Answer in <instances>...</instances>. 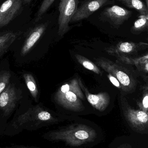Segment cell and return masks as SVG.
I'll return each mask as SVG.
<instances>
[{
  "mask_svg": "<svg viewBox=\"0 0 148 148\" xmlns=\"http://www.w3.org/2000/svg\"><path fill=\"white\" fill-rule=\"evenodd\" d=\"M51 112L41 103H33L16 113L4 130L3 135L12 136L23 130L36 131L56 121Z\"/></svg>",
  "mask_w": 148,
  "mask_h": 148,
  "instance_id": "cell-1",
  "label": "cell"
},
{
  "mask_svg": "<svg viewBox=\"0 0 148 148\" xmlns=\"http://www.w3.org/2000/svg\"><path fill=\"white\" fill-rule=\"evenodd\" d=\"M33 103L25 84L15 74L4 91L0 95V136L16 113Z\"/></svg>",
  "mask_w": 148,
  "mask_h": 148,
  "instance_id": "cell-2",
  "label": "cell"
},
{
  "mask_svg": "<svg viewBox=\"0 0 148 148\" xmlns=\"http://www.w3.org/2000/svg\"><path fill=\"white\" fill-rule=\"evenodd\" d=\"M97 136L94 130L83 125L71 126L43 134V139L50 141H62L71 147H78L92 142Z\"/></svg>",
  "mask_w": 148,
  "mask_h": 148,
  "instance_id": "cell-3",
  "label": "cell"
},
{
  "mask_svg": "<svg viewBox=\"0 0 148 148\" xmlns=\"http://www.w3.org/2000/svg\"><path fill=\"white\" fill-rule=\"evenodd\" d=\"M79 0H61L59 6V33L61 34L69 28L71 18L78 8Z\"/></svg>",
  "mask_w": 148,
  "mask_h": 148,
  "instance_id": "cell-4",
  "label": "cell"
},
{
  "mask_svg": "<svg viewBox=\"0 0 148 148\" xmlns=\"http://www.w3.org/2000/svg\"><path fill=\"white\" fill-rule=\"evenodd\" d=\"M22 0H7L0 7V29L8 26L22 8Z\"/></svg>",
  "mask_w": 148,
  "mask_h": 148,
  "instance_id": "cell-5",
  "label": "cell"
},
{
  "mask_svg": "<svg viewBox=\"0 0 148 148\" xmlns=\"http://www.w3.org/2000/svg\"><path fill=\"white\" fill-rule=\"evenodd\" d=\"M112 0H87L78 7L76 12L71 18L70 22L79 21L89 17L94 12L103 6L112 3Z\"/></svg>",
  "mask_w": 148,
  "mask_h": 148,
  "instance_id": "cell-6",
  "label": "cell"
},
{
  "mask_svg": "<svg viewBox=\"0 0 148 148\" xmlns=\"http://www.w3.org/2000/svg\"><path fill=\"white\" fill-rule=\"evenodd\" d=\"M133 12L117 5L106 8L101 14L102 17L114 25H120L132 16Z\"/></svg>",
  "mask_w": 148,
  "mask_h": 148,
  "instance_id": "cell-7",
  "label": "cell"
},
{
  "mask_svg": "<svg viewBox=\"0 0 148 148\" xmlns=\"http://www.w3.org/2000/svg\"><path fill=\"white\" fill-rule=\"evenodd\" d=\"M127 117L135 130L140 133L147 131L148 127L147 114L141 110H129Z\"/></svg>",
  "mask_w": 148,
  "mask_h": 148,
  "instance_id": "cell-8",
  "label": "cell"
},
{
  "mask_svg": "<svg viewBox=\"0 0 148 148\" xmlns=\"http://www.w3.org/2000/svg\"><path fill=\"white\" fill-rule=\"evenodd\" d=\"M21 32L12 30L0 31V60L8 52L10 51L13 43Z\"/></svg>",
  "mask_w": 148,
  "mask_h": 148,
  "instance_id": "cell-9",
  "label": "cell"
},
{
  "mask_svg": "<svg viewBox=\"0 0 148 148\" xmlns=\"http://www.w3.org/2000/svg\"><path fill=\"white\" fill-rule=\"evenodd\" d=\"M25 86L31 99L37 103L40 102V90L35 77L32 73L23 70L21 73Z\"/></svg>",
  "mask_w": 148,
  "mask_h": 148,
  "instance_id": "cell-10",
  "label": "cell"
},
{
  "mask_svg": "<svg viewBox=\"0 0 148 148\" xmlns=\"http://www.w3.org/2000/svg\"><path fill=\"white\" fill-rule=\"evenodd\" d=\"M15 73L10 68L7 57L0 60V95L7 88Z\"/></svg>",
  "mask_w": 148,
  "mask_h": 148,
  "instance_id": "cell-11",
  "label": "cell"
},
{
  "mask_svg": "<svg viewBox=\"0 0 148 148\" xmlns=\"http://www.w3.org/2000/svg\"><path fill=\"white\" fill-rule=\"evenodd\" d=\"M125 6L137 10L141 16L148 17V7L141 0H116Z\"/></svg>",
  "mask_w": 148,
  "mask_h": 148,
  "instance_id": "cell-12",
  "label": "cell"
},
{
  "mask_svg": "<svg viewBox=\"0 0 148 148\" xmlns=\"http://www.w3.org/2000/svg\"><path fill=\"white\" fill-rule=\"evenodd\" d=\"M55 0H43L36 15L34 23L38 22L41 19L43 15L47 11Z\"/></svg>",
  "mask_w": 148,
  "mask_h": 148,
  "instance_id": "cell-13",
  "label": "cell"
},
{
  "mask_svg": "<svg viewBox=\"0 0 148 148\" xmlns=\"http://www.w3.org/2000/svg\"><path fill=\"white\" fill-rule=\"evenodd\" d=\"M88 101L96 108L101 110L104 105V99L101 96L90 95L88 97Z\"/></svg>",
  "mask_w": 148,
  "mask_h": 148,
  "instance_id": "cell-14",
  "label": "cell"
},
{
  "mask_svg": "<svg viewBox=\"0 0 148 148\" xmlns=\"http://www.w3.org/2000/svg\"><path fill=\"white\" fill-rule=\"evenodd\" d=\"M117 79L124 86H128L130 84V79L128 76L122 71H119L116 73Z\"/></svg>",
  "mask_w": 148,
  "mask_h": 148,
  "instance_id": "cell-15",
  "label": "cell"
},
{
  "mask_svg": "<svg viewBox=\"0 0 148 148\" xmlns=\"http://www.w3.org/2000/svg\"><path fill=\"white\" fill-rule=\"evenodd\" d=\"M140 18L136 21L134 24V28L136 29H140L148 25V17L140 16Z\"/></svg>",
  "mask_w": 148,
  "mask_h": 148,
  "instance_id": "cell-16",
  "label": "cell"
},
{
  "mask_svg": "<svg viewBox=\"0 0 148 148\" xmlns=\"http://www.w3.org/2000/svg\"><path fill=\"white\" fill-rule=\"evenodd\" d=\"M120 50L124 53H129L133 49V46L129 42H123L121 44L120 46Z\"/></svg>",
  "mask_w": 148,
  "mask_h": 148,
  "instance_id": "cell-17",
  "label": "cell"
},
{
  "mask_svg": "<svg viewBox=\"0 0 148 148\" xmlns=\"http://www.w3.org/2000/svg\"><path fill=\"white\" fill-rule=\"evenodd\" d=\"M65 95L64 97L65 99L68 101L70 102H74L76 101L77 97H76V95L71 92V91H68L65 93H63Z\"/></svg>",
  "mask_w": 148,
  "mask_h": 148,
  "instance_id": "cell-18",
  "label": "cell"
},
{
  "mask_svg": "<svg viewBox=\"0 0 148 148\" xmlns=\"http://www.w3.org/2000/svg\"><path fill=\"white\" fill-rule=\"evenodd\" d=\"M0 148H41L35 147H28L23 145H12L10 146L0 147Z\"/></svg>",
  "mask_w": 148,
  "mask_h": 148,
  "instance_id": "cell-19",
  "label": "cell"
},
{
  "mask_svg": "<svg viewBox=\"0 0 148 148\" xmlns=\"http://www.w3.org/2000/svg\"><path fill=\"white\" fill-rule=\"evenodd\" d=\"M83 64V66H84V67L87 69L89 70H93L94 69V65L91 62L88 61L84 62Z\"/></svg>",
  "mask_w": 148,
  "mask_h": 148,
  "instance_id": "cell-20",
  "label": "cell"
},
{
  "mask_svg": "<svg viewBox=\"0 0 148 148\" xmlns=\"http://www.w3.org/2000/svg\"><path fill=\"white\" fill-rule=\"evenodd\" d=\"M70 86L68 84H66L63 85L61 88V93H65L69 91Z\"/></svg>",
  "mask_w": 148,
  "mask_h": 148,
  "instance_id": "cell-21",
  "label": "cell"
},
{
  "mask_svg": "<svg viewBox=\"0 0 148 148\" xmlns=\"http://www.w3.org/2000/svg\"><path fill=\"white\" fill-rule=\"evenodd\" d=\"M109 79H110L111 82H112V83L115 85V86L117 87L120 86V83H119V82H118V80H117L115 77H114L111 76L109 77Z\"/></svg>",
  "mask_w": 148,
  "mask_h": 148,
  "instance_id": "cell-22",
  "label": "cell"
},
{
  "mask_svg": "<svg viewBox=\"0 0 148 148\" xmlns=\"http://www.w3.org/2000/svg\"><path fill=\"white\" fill-rule=\"evenodd\" d=\"M143 107L147 109L148 108V96H146L143 100Z\"/></svg>",
  "mask_w": 148,
  "mask_h": 148,
  "instance_id": "cell-23",
  "label": "cell"
},
{
  "mask_svg": "<svg viewBox=\"0 0 148 148\" xmlns=\"http://www.w3.org/2000/svg\"><path fill=\"white\" fill-rule=\"evenodd\" d=\"M32 0H23V2H24V3H26V4H29V3H30L31 2V1Z\"/></svg>",
  "mask_w": 148,
  "mask_h": 148,
  "instance_id": "cell-24",
  "label": "cell"
},
{
  "mask_svg": "<svg viewBox=\"0 0 148 148\" xmlns=\"http://www.w3.org/2000/svg\"><path fill=\"white\" fill-rule=\"evenodd\" d=\"M146 4L147 6H148V0H146Z\"/></svg>",
  "mask_w": 148,
  "mask_h": 148,
  "instance_id": "cell-25",
  "label": "cell"
},
{
  "mask_svg": "<svg viewBox=\"0 0 148 148\" xmlns=\"http://www.w3.org/2000/svg\"><path fill=\"white\" fill-rule=\"evenodd\" d=\"M148 64H147V65H146V69H147V70H148Z\"/></svg>",
  "mask_w": 148,
  "mask_h": 148,
  "instance_id": "cell-26",
  "label": "cell"
},
{
  "mask_svg": "<svg viewBox=\"0 0 148 148\" xmlns=\"http://www.w3.org/2000/svg\"><path fill=\"white\" fill-rule=\"evenodd\" d=\"M128 148L123 147V148Z\"/></svg>",
  "mask_w": 148,
  "mask_h": 148,
  "instance_id": "cell-27",
  "label": "cell"
}]
</instances>
